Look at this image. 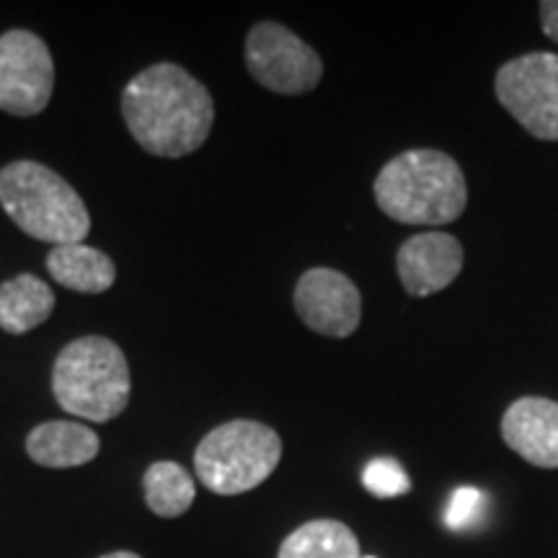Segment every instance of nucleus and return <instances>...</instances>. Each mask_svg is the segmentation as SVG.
Segmentation results:
<instances>
[{
    "label": "nucleus",
    "mask_w": 558,
    "mask_h": 558,
    "mask_svg": "<svg viewBox=\"0 0 558 558\" xmlns=\"http://www.w3.org/2000/svg\"><path fill=\"white\" fill-rule=\"evenodd\" d=\"M122 114L140 148L160 158H184L207 143L215 104L184 68L158 62L128 83Z\"/></svg>",
    "instance_id": "f257e3e1"
},
{
    "label": "nucleus",
    "mask_w": 558,
    "mask_h": 558,
    "mask_svg": "<svg viewBox=\"0 0 558 558\" xmlns=\"http://www.w3.org/2000/svg\"><path fill=\"white\" fill-rule=\"evenodd\" d=\"M375 202L403 226H448L469 205V184L458 160L442 150H407L383 166Z\"/></svg>",
    "instance_id": "f03ea898"
},
{
    "label": "nucleus",
    "mask_w": 558,
    "mask_h": 558,
    "mask_svg": "<svg viewBox=\"0 0 558 558\" xmlns=\"http://www.w3.org/2000/svg\"><path fill=\"white\" fill-rule=\"evenodd\" d=\"M0 205L26 235L54 246L83 243L90 230L81 194L37 160H16L0 171Z\"/></svg>",
    "instance_id": "7ed1b4c3"
},
{
    "label": "nucleus",
    "mask_w": 558,
    "mask_h": 558,
    "mask_svg": "<svg viewBox=\"0 0 558 558\" xmlns=\"http://www.w3.org/2000/svg\"><path fill=\"white\" fill-rule=\"evenodd\" d=\"M130 365L111 339L83 337L62 349L52 369V393L68 414L109 422L130 403Z\"/></svg>",
    "instance_id": "20e7f679"
},
{
    "label": "nucleus",
    "mask_w": 558,
    "mask_h": 558,
    "mask_svg": "<svg viewBox=\"0 0 558 558\" xmlns=\"http://www.w3.org/2000/svg\"><path fill=\"white\" fill-rule=\"evenodd\" d=\"M282 458V439L271 427L251 418L220 424L197 445V478L220 497H235L262 486Z\"/></svg>",
    "instance_id": "39448f33"
},
{
    "label": "nucleus",
    "mask_w": 558,
    "mask_h": 558,
    "mask_svg": "<svg viewBox=\"0 0 558 558\" xmlns=\"http://www.w3.org/2000/svg\"><path fill=\"white\" fill-rule=\"evenodd\" d=\"M494 94L512 120L530 135L558 143V54L527 52L505 62L494 78Z\"/></svg>",
    "instance_id": "423d86ee"
},
{
    "label": "nucleus",
    "mask_w": 558,
    "mask_h": 558,
    "mask_svg": "<svg viewBox=\"0 0 558 558\" xmlns=\"http://www.w3.org/2000/svg\"><path fill=\"white\" fill-rule=\"evenodd\" d=\"M251 78L282 96L308 94L324 78V62L311 45L275 21H262L246 37Z\"/></svg>",
    "instance_id": "0eeeda50"
},
{
    "label": "nucleus",
    "mask_w": 558,
    "mask_h": 558,
    "mask_svg": "<svg viewBox=\"0 0 558 558\" xmlns=\"http://www.w3.org/2000/svg\"><path fill=\"white\" fill-rule=\"evenodd\" d=\"M54 90V62L45 39L26 29L0 37V109L34 117L47 109Z\"/></svg>",
    "instance_id": "6e6552de"
},
{
    "label": "nucleus",
    "mask_w": 558,
    "mask_h": 558,
    "mask_svg": "<svg viewBox=\"0 0 558 558\" xmlns=\"http://www.w3.org/2000/svg\"><path fill=\"white\" fill-rule=\"evenodd\" d=\"M295 311L311 331L347 339L360 329L362 295L357 284L337 269H308L295 284Z\"/></svg>",
    "instance_id": "1a4fd4ad"
},
{
    "label": "nucleus",
    "mask_w": 558,
    "mask_h": 558,
    "mask_svg": "<svg viewBox=\"0 0 558 558\" xmlns=\"http://www.w3.org/2000/svg\"><path fill=\"white\" fill-rule=\"evenodd\" d=\"M396 269L411 298H427L450 288L463 271V246L456 235L427 230L411 235L396 254Z\"/></svg>",
    "instance_id": "9d476101"
},
{
    "label": "nucleus",
    "mask_w": 558,
    "mask_h": 558,
    "mask_svg": "<svg viewBox=\"0 0 558 558\" xmlns=\"http://www.w3.org/2000/svg\"><path fill=\"white\" fill-rule=\"evenodd\" d=\"M507 448L538 469H558V401L525 396L501 416Z\"/></svg>",
    "instance_id": "9b49d317"
},
{
    "label": "nucleus",
    "mask_w": 558,
    "mask_h": 558,
    "mask_svg": "<svg viewBox=\"0 0 558 558\" xmlns=\"http://www.w3.org/2000/svg\"><path fill=\"white\" fill-rule=\"evenodd\" d=\"M99 435L78 422H45L26 437V452L45 469H78L99 456Z\"/></svg>",
    "instance_id": "f8f14e48"
},
{
    "label": "nucleus",
    "mask_w": 558,
    "mask_h": 558,
    "mask_svg": "<svg viewBox=\"0 0 558 558\" xmlns=\"http://www.w3.org/2000/svg\"><path fill=\"white\" fill-rule=\"evenodd\" d=\"M47 269L62 288L86 292V295L107 292L117 279L114 262L104 251L90 248L86 243L54 246L47 256Z\"/></svg>",
    "instance_id": "ddd939ff"
},
{
    "label": "nucleus",
    "mask_w": 558,
    "mask_h": 558,
    "mask_svg": "<svg viewBox=\"0 0 558 558\" xmlns=\"http://www.w3.org/2000/svg\"><path fill=\"white\" fill-rule=\"evenodd\" d=\"M54 311V292L45 279L19 275L0 284V329L26 333L45 324Z\"/></svg>",
    "instance_id": "4468645a"
},
{
    "label": "nucleus",
    "mask_w": 558,
    "mask_h": 558,
    "mask_svg": "<svg viewBox=\"0 0 558 558\" xmlns=\"http://www.w3.org/2000/svg\"><path fill=\"white\" fill-rule=\"evenodd\" d=\"M277 558H362L360 541L339 520H311L292 530Z\"/></svg>",
    "instance_id": "2eb2a0df"
},
{
    "label": "nucleus",
    "mask_w": 558,
    "mask_h": 558,
    "mask_svg": "<svg viewBox=\"0 0 558 558\" xmlns=\"http://www.w3.org/2000/svg\"><path fill=\"white\" fill-rule=\"evenodd\" d=\"M143 488L150 512L169 520L181 518L194 505V497H197L192 473L184 465L173 463V460L153 463L143 478Z\"/></svg>",
    "instance_id": "dca6fc26"
},
{
    "label": "nucleus",
    "mask_w": 558,
    "mask_h": 558,
    "mask_svg": "<svg viewBox=\"0 0 558 558\" xmlns=\"http://www.w3.org/2000/svg\"><path fill=\"white\" fill-rule=\"evenodd\" d=\"M362 484H365V488L373 497L393 499L409 494L411 478L393 458H378L367 465L365 473H362Z\"/></svg>",
    "instance_id": "f3484780"
},
{
    "label": "nucleus",
    "mask_w": 558,
    "mask_h": 558,
    "mask_svg": "<svg viewBox=\"0 0 558 558\" xmlns=\"http://www.w3.org/2000/svg\"><path fill=\"white\" fill-rule=\"evenodd\" d=\"M484 494L473 486H463L452 494L448 512H445V522L450 530H465L481 518V509H484Z\"/></svg>",
    "instance_id": "a211bd4d"
},
{
    "label": "nucleus",
    "mask_w": 558,
    "mask_h": 558,
    "mask_svg": "<svg viewBox=\"0 0 558 558\" xmlns=\"http://www.w3.org/2000/svg\"><path fill=\"white\" fill-rule=\"evenodd\" d=\"M538 9H541L543 34L558 45V0H543Z\"/></svg>",
    "instance_id": "6ab92c4d"
},
{
    "label": "nucleus",
    "mask_w": 558,
    "mask_h": 558,
    "mask_svg": "<svg viewBox=\"0 0 558 558\" xmlns=\"http://www.w3.org/2000/svg\"><path fill=\"white\" fill-rule=\"evenodd\" d=\"M101 558H143V556L132 554V550H114V554H107V556H101Z\"/></svg>",
    "instance_id": "aec40b11"
},
{
    "label": "nucleus",
    "mask_w": 558,
    "mask_h": 558,
    "mask_svg": "<svg viewBox=\"0 0 558 558\" xmlns=\"http://www.w3.org/2000/svg\"><path fill=\"white\" fill-rule=\"evenodd\" d=\"M365 558H373V556H365Z\"/></svg>",
    "instance_id": "412c9836"
}]
</instances>
